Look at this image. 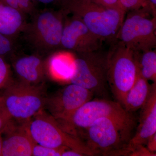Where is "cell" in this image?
Segmentation results:
<instances>
[{
  "instance_id": "6da1fadb",
  "label": "cell",
  "mask_w": 156,
  "mask_h": 156,
  "mask_svg": "<svg viewBox=\"0 0 156 156\" xmlns=\"http://www.w3.org/2000/svg\"><path fill=\"white\" fill-rule=\"evenodd\" d=\"M135 126V121L103 117L90 125L80 138L93 156H128L126 148Z\"/></svg>"
},
{
  "instance_id": "7a4b0ae2",
  "label": "cell",
  "mask_w": 156,
  "mask_h": 156,
  "mask_svg": "<svg viewBox=\"0 0 156 156\" xmlns=\"http://www.w3.org/2000/svg\"><path fill=\"white\" fill-rule=\"evenodd\" d=\"M59 6L80 18L89 30L109 44L116 41L126 14L124 10L107 8L92 0H61Z\"/></svg>"
},
{
  "instance_id": "3957f363",
  "label": "cell",
  "mask_w": 156,
  "mask_h": 156,
  "mask_svg": "<svg viewBox=\"0 0 156 156\" xmlns=\"http://www.w3.org/2000/svg\"><path fill=\"white\" fill-rule=\"evenodd\" d=\"M66 12L46 8L36 12L27 22L22 33L30 48L41 56L60 50Z\"/></svg>"
},
{
  "instance_id": "277c9868",
  "label": "cell",
  "mask_w": 156,
  "mask_h": 156,
  "mask_svg": "<svg viewBox=\"0 0 156 156\" xmlns=\"http://www.w3.org/2000/svg\"><path fill=\"white\" fill-rule=\"evenodd\" d=\"M110 45L107 53L108 84L115 101L122 106L137 75L134 51L117 40Z\"/></svg>"
},
{
  "instance_id": "5b68a950",
  "label": "cell",
  "mask_w": 156,
  "mask_h": 156,
  "mask_svg": "<svg viewBox=\"0 0 156 156\" xmlns=\"http://www.w3.org/2000/svg\"><path fill=\"white\" fill-rule=\"evenodd\" d=\"M44 85L14 80L3 89L0 96L13 119L20 122H28L44 109L47 97Z\"/></svg>"
},
{
  "instance_id": "8992f818",
  "label": "cell",
  "mask_w": 156,
  "mask_h": 156,
  "mask_svg": "<svg viewBox=\"0 0 156 156\" xmlns=\"http://www.w3.org/2000/svg\"><path fill=\"white\" fill-rule=\"evenodd\" d=\"M103 117L135 121L132 114L126 111L117 101L96 98L87 101L69 116L57 122L66 132L80 138L82 133L90 125Z\"/></svg>"
},
{
  "instance_id": "52a82bcc",
  "label": "cell",
  "mask_w": 156,
  "mask_h": 156,
  "mask_svg": "<svg viewBox=\"0 0 156 156\" xmlns=\"http://www.w3.org/2000/svg\"><path fill=\"white\" fill-rule=\"evenodd\" d=\"M117 40L133 51L155 49L156 17L148 8L127 12Z\"/></svg>"
},
{
  "instance_id": "ba28073f",
  "label": "cell",
  "mask_w": 156,
  "mask_h": 156,
  "mask_svg": "<svg viewBox=\"0 0 156 156\" xmlns=\"http://www.w3.org/2000/svg\"><path fill=\"white\" fill-rule=\"evenodd\" d=\"M74 69L70 83L88 89L94 95L106 96L108 88L107 78V53L101 50L73 53Z\"/></svg>"
},
{
  "instance_id": "9c48e42d",
  "label": "cell",
  "mask_w": 156,
  "mask_h": 156,
  "mask_svg": "<svg viewBox=\"0 0 156 156\" xmlns=\"http://www.w3.org/2000/svg\"><path fill=\"white\" fill-rule=\"evenodd\" d=\"M28 127L37 144L52 148L66 147L85 156H93L83 141L64 131L56 120L44 109L31 118Z\"/></svg>"
},
{
  "instance_id": "30bf717a",
  "label": "cell",
  "mask_w": 156,
  "mask_h": 156,
  "mask_svg": "<svg viewBox=\"0 0 156 156\" xmlns=\"http://www.w3.org/2000/svg\"><path fill=\"white\" fill-rule=\"evenodd\" d=\"M66 12L60 50L82 53L101 50L103 41L93 33L75 15Z\"/></svg>"
},
{
  "instance_id": "8fae6325",
  "label": "cell",
  "mask_w": 156,
  "mask_h": 156,
  "mask_svg": "<svg viewBox=\"0 0 156 156\" xmlns=\"http://www.w3.org/2000/svg\"><path fill=\"white\" fill-rule=\"evenodd\" d=\"M91 91L71 83L60 89L50 98H47L45 106L56 121L64 119L92 99Z\"/></svg>"
},
{
  "instance_id": "7c38bea8",
  "label": "cell",
  "mask_w": 156,
  "mask_h": 156,
  "mask_svg": "<svg viewBox=\"0 0 156 156\" xmlns=\"http://www.w3.org/2000/svg\"><path fill=\"white\" fill-rule=\"evenodd\" d=\"M28 122L12 119L2 131V156H30L36 143L30 134Z\"/></svg>"
},
{
  "instance_id": "4fadbf2b",
  "label": "cell",
  "mask_w": 156,
  "mask_h": 156,
  "mask_svg": "<svg viewBox=\"0 0 156 156\" xmlns=\"http://www.w3.org/2000/svg\"><path fill=\"white\" fill-rule=\"evenodd\" d=\"M140 109L139 124L126 148L129 154L137 146L145 145L148 139L156 133V83L152 84L149 97Z\"/></svg>"
},
{
  "instance_id": "5bb4252c",
  "label": "cell",
  "mask_w": 156,
  "mask_h": 156,
  "mask_svg": "<svg viewBox=\"0 0 156 156\" xmlns=\"http://www.w3.org/2000/svg\"><path fill=\"white\" fill-rule=\"evenodd\" d=\"M43 56L34 53L14 58L12 66L19 80L31 85L44 83L47 75Z\"/></svg>"
},
{
  "instance_id": "9a60e30c",
  "label": "cell",
  "mask_w": 156,
  "mask_h": 156,
  "mask_svg": "<svg viewBox=\"0 0 156 156\" xmlns=\"http://www.w3.org/2000/svg\"><path fill=\"white\" fill-rule=\"evenodd\" d=\"M46 75L53 81L70 82L74 69V53L58 50L48 55L45 59Z\"/></svg>"
},
{
  "instance_id": "2e32d148",
  "label": "cell",
  "mask_w": 156,
  "mask_h": 156,
  "mask_svg": "<svg viewBox=\"0 0 156 156\" xmlns=\"http://www.w3.org/2000/svg\"><path fill=\"white\" fill-rule=\"evenodd\" d=\"M26 16L14 8L0 4V33L15 41L27 22Z\"/></svg>"
},
{
  "instance_id": "e0dca14e",
  "label": "cell",
  "mask_w": 156,
  "mask_h": 156,
  "mask_svg": "<svg viewBox=\"0 0 156 156\" xmlns=\"http://www.w3.org/2000/svg\"><path fill=\"white\" fill-rule=\"evenodd\" d=\"M152 87V84L137 73L135 82L125 98L123 107L131 113L141 108L149 97Z\"/></svg>"
},
{
  "instance_id": "ac0fdd59",
  "label": "cell",
  "mask_w": 156,
  "mask_h": 156,
  "mask_svg": "<svg viewBox=\"0 0 156 156\" xmlns=\"http://www.w3.org/2000/svg\"><path fill=\"white\" fill-rule=\"evenodd\" d=\"M137 73L156 83V51L155 49L138 52L134 51Z\"/></svg>"
},
{
  "instance_id": "d6986e66",
  "label": "cell",
  "mask_w": 156,
  "mask_h": 156,
  "mask_svg": "<svg viewBox=\"0 0 156 156\" xmlns=\"http://www.w3.org/2000/svg\"><path fill=\"white\" fill-rule=\"evenodd\" d=\"M0 4L14 8L26 16H32L37 10L32 0H0Z\"/></svg>"
},
{
  "instance_id": "ffe728a7",
  "label": "cell",
  "mask_w": 156,
  "mask_h": 156,
  "mask_svg": "<svg viewBox=\"0 0 156 156\" xmlns=\"http://www.w3.org/2000/svg\"><path fill=\"white\" fill-rule=\"evenodd\" d=\"M14 80L10 66L0 56V89H5Z\"/></svg>"
},
{
  "instance_id": "44dd1931",
  "label": "cell",
  "mask_w": 156,
  "mask_h": 156,
  "mask_svg": "<svg viewBox=\"0 0 156 156\" xmlns=\"http://www.w3.org/2000/svg\"><path fill=\"white\" fill-rule=\"evenodd\" d=\"M66 148L68 147H50L36 143L33 148L32 156H61L62 152Z\"/></svg>"
},
{
  "instance_id": "7402d4cb",
  "label": "cell",
  "mask_w": 156,
  "mask_h": 156,
  "mask_svg": "<svg viewBox=\"0 0 156 156\" xmlns=\"http://www.w3.org/2000/svg\"><path fill=\"white\" fill-rule=\"evenodd\" d=\"M15 50V40L0 33V56L13 54Z\"/></svg>"
},
{
  "instance_id": "603a6c76",
  "label": "cell",
  "mask_w": 156,
  "mask_h": 156,
  "mask_svg": "<svg viewBox=\"0 0 156 156\" xmlns=\"http://www.w3.org/2000/svg\"><path fill=\"white\" fill-rule=\"evenodd\" d=\"M119 2L126 13L128 11L138 10L143 8L149 9L145 0H119Z\"/></svg>"
},
{
  "instance_id": "cb8c5ba5",
  "label": "cell",
  "mask_w": 156,
  "mask_h": 156,
  "mask_svg": "<svg viewBox=\"0 0 156 156\" xmlns=\"http://www.w3.org/2000/svg\"><path fill=\"white\" fill-rule=\"evenodd\" d=\"M12 120V118L6 109L2 99L0 96V131L7 127Z\"/></svg>"
},
{
  "instance_id": "d4e9b609",
  "label": "cell",
  "mask_w": 156,
  "mask_h": 156,
  "mask_svg": "<svg viewBox=\"0 0 156 156\" xmlns=\"http://www.w3.org/2000/svg\"><path fill=\"white\" fill-rule=\"evenodd\" d=\"M156 153L151 152L144 145L136 147L130 152L129 156H156Z\"/></svg>"
},
{
  "instance_id": "484cf974",
  "label": "cell",
  "mask_w": 156,
  "mask_h": 156,
  "mask_svg": "<svg viewBox=\"0 0 156 156\" xmlns=\"http://www.w3.org/2000/svg\"><path fill=\"white\" fill-rule=\"evenodd\" d=\"M92 1L99 5L107 7V8L124 10L121 6L119 0H92Z\"/></svg>"
},
{
  "instance_id": "4316f807",
  "label": "cell",
  "mask_w": 156,
  "mask_h": 156,
  "mask_svg": "<svg viewBox=\"0 0 156 156\" xmlns=\"http://www.w3.org/2000/svg\"><path fill=\"white\" fill-rule=\"evenodd\" d=\"M146 145L147 148L151 152L156 153V133L151 136L148 139Z\"/></svg>"
},
{
  "instance_id": "83f0119b",
  "label": "cell",
  "mask_w": 156,
  "mask_h": 156,
  "mask_svg": "<svg viewBox=\"0 0 156 156\" xmlns=\"http://www.w3.org/2000/svg\"><path fill=\"white\" fill-rule=\"evenodd\" d=\"M34 5L37 6L39 4L46 5H57L59 6L61 0H32Z\"/></svg>"
},
{
  "instance_id": "f1b7e54d",
  "label": "cell",
  "mask_w": 156,
  "mask_h": 156,
  "mask_svg": "<svg viewBox=\"0 0 156 156\" xmlns=\"http://www.w3.org/2000/svg\"><path fill=\"white\" fill-rule=\"evenodd\" d=\"M84 154L82 153L74 150L66 148L62 152L61 156H83Z\"/></svg>"
},
{
  "instance_id": "f546056e",
  "label": "cell",
  "mask_w": 156,
  "mask_h": 156,
  "mask_svg": "<svg viewBox=\"0 0 156 156\" xmlns=\"http://www.w3.org/2000/svg\"><path fill=\"white\" fill-rule=\"evenodd\" d=\"M154 17H156V0H145Z\"/></svg>"
},
{
  "instance_id": "4dcf8cb0",
  "label": "cell",
  "mask_w": 156,
  "mask_h": 156,
  "mask_svg": "<svg viewBox=\"0 0 156 156\" xmlns=\"http://www.w3.org/2000/svg\"><path fill=\"white\" fill-rule=\"evenodd\" d=\"M2 132L0 131V156H2Z\"/></svg>"
}]
</instances>
